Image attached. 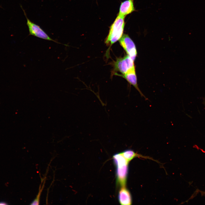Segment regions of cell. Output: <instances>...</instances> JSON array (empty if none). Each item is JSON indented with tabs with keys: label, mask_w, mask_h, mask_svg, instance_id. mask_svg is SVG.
Returning <instances> with one entry per match:
<instances>
[{
	"label": "cell",
	"mask_w": 205,
	"mask_h": 205,
	"mask_svg": "<svg viewBox=\"0 0 205 205\" xmlns=\"http://www.w3.org/2000/svg\"><path fill=\"white\" fill-rule=\"evenodd\" d=\"M125 17L118 15L110 28L105 42L107 46H111L119 40L123 35L125 26Z\"/></svg>",
	"instance_id": "7a4b0ae2"
},
{
	"label": "cell",
	"mask_w": 205,
	"mask_h": 205,
	"mask_svg": "<svg viewBox=\"0 0 205 205\" xmlns=\"http://www.w3.org/2000/svg\"><path fill=\"white\" fill-rule=\"evenodd\" d=\"M119 202L122 205H131L132 199L131 194L125 186L121 187L118 195Z\"/></svg>",
	"instance_id": "ba28073f"
},
{
	"label": "cell",
	"mask_w": 205,
	"mask_h": 205,
	"mask_svg": "<svg viewBox=\"0 0 205 205\" xmlns=\"http://www.w3.org/2000/svg\"><path fill=\"white\" fill-rule=\"evenodd\" d=\"M134 0H126L121 3L118 15L124 17L130 14L135 10Z\"/></svg>",
	"instance_id": "52a82bcc"
},
{
	"label": "cell",
	"mask_w": 205,
	"mask_h": 205,
	"mask_svg": "<svg viewBox=\"0 0 205 205\" xmlns=\"http://www.w3.org/2000/svg\"><path fill=\"white\" fill-rule=\"evenodd\" d=\"M116 74L117 75H120L124 78L130 84L132 85L135 87L139 92L142 97H144L146 100L148 99L143 95L138 87L135 68L129 70L124 75H119L117 74Z\"/></svg>",
	"instance_id": "8992f818"
},
{
	"label": "cell",
	"mask_w": 205,
	"mask_h": 205,
	"mask_svg": "<svg viewBox=\"0 0 205 205\" xmlns=\"http://www.w3.org/2000/svg\"><path fill=\"white\" fill-rule=\"evenodd\" d=\"M21 7L26 19V24L28 29L29 35L33 36L44 40L52 41L58 44L64 45L65 46H68L66 44L59 42L51 38L39 26L31 21L28 19L25 11L21 6Z\"/></svg>",
	"instance_id": "3957f363"
},
{
	"label": "cell",
	"mask_w": 205,
	"mask_h": 205,
	"mask_svg": "<svg viewBox=\"0 0 205 205\" xmlns=\"http://www.w3.org/2000/svg\"><path fill=\"white\" fill-rule=\"evenodd\" d=\"M114 68L116 71L124 75L129 70L135 68L134 61L127 55L116 60L114 63Z\"/></svg>",
	"instance_id": "277c9868"
},
{
	"label": "cell",
	"mask_w": 205,
	"mask_h": 205,
	"mask_svg": "<svg viewBox=\"0 0 205 205\" xmlns=\"http://www.w3.org/2000/svg\"><path fill=\"white\" fill-rule=\"evenodd\" d=\"M8 204L6 202H0V205H7Z\"/></svg>",
	"instance_id": "8fae6325"
},
{
	"label": "cell",
	"mask_w": 205,
	"mask_h": 205,
	"mask_svg": "<svg viewBox=\"0 0 205 205\" xmlns=\"http://www.w3.org/2000/svg\"><path fill=\"white\" fill-rule=\"evenodd\" d=\"M121 153L124 157L129 162L133 159L135 157H140L144 158H148L150 159L148 157L143 156L141 155H139L135 153L131 149L125 150Z\"/></svg>",
	"instance_id": "9c48e42d"
},
{
	"label": "cell",
	"mask_w": 205,
	"mask_h": 205,
	"mask_svg": "<svg viewBox=\"0 0 205 205\" xmlns=\"http://www.w3.org/2000/svg\"><path fill=\"white\" fill-rule=\"evenodd\" d=\"M113 158L116 167L117 184L121 187L125 186L129 162L124 157L121 153L115 154L113 156Z\"/></svg>",
	"instance_id": "6da1fadb"
},
{
	"label": "cell",
	"mask_w": 205,
	"mask_h": 205,
	"mask_svg": "<svg viewBox=\"0 0 205 205\" xmlns=\"http://www.w3.org/2000/svg\"><path fill=\"white\" fill-rule=\"evenodd\" d=\"M45 180H44V183L43 184L42 186H41V185H40L39 188V190L38 194L36 196V198L35 199L31 202L30 204L31 205H38L40 203V196L41 195V193L43 189L44 188V184L45 183Z\"/></svg>",
	"instance_id": "30bf717a"
},
{
	"label": "cell",
	"mask_w": 205,
	"mask_h": 205,
	"mask_svg": "<svg viewBox=\"0 0 205 205\" xmlns=\"http://www.w3.org/2000/svg\"><path fill=\"white\" fill-rule=\"evenodd\" d=\"M119 40L120 45L127 55L134 61L137 56V52L133 41L128 34H123Z\"/></svg>",
	"instance_id": "5b68a950"
}]
</instances>
